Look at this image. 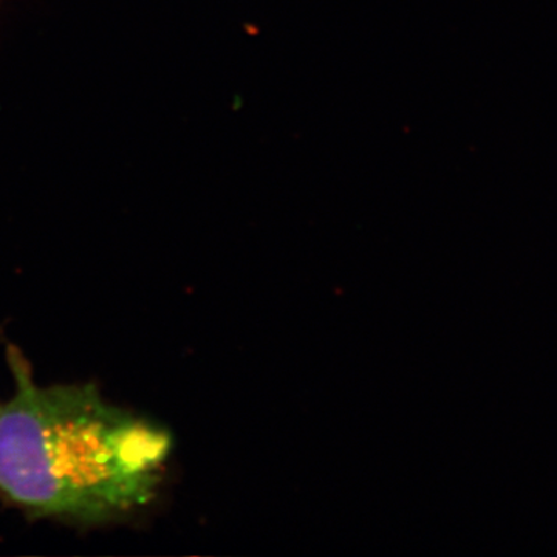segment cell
I'll use <instances>...</instances> for the list:
<instances>
[{
    "label": "cell",
    "mask_w": 557,
    "mask_h": 557,
    "mask_svg": "<svg viewBox=\"0 0 557 557\" xmlns=\"http://www.w3.org/2000/svg\"><path fill=\"white\" fill-rule=\"evenodd\" d=\"M14 392L0 405V496L33 518L98 525L157 494L171 450L163 429L91 384L40 386L10 348Z\"/></svg>",
    "instance_id": "6da1fadb"
}]
</instances>
